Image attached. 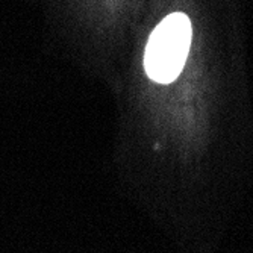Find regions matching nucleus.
<instances>
[{"instance_id": "obj_1", "label": "nucleus", "mask_w": 253, "mask_h": 253, "mask_svg": "<svg viewBox=\"0 0 253 253\" xmlns=\"http://www.w3.org/2000/svg\"><path fill=\"white\" fill-rule=\"evenodd\" d=\"M191 35V21L182 12L167 15L155 28L144 55L146 73L152 81L170 84L180 75L188 56Z\"/></svg>"}]
</instances>
